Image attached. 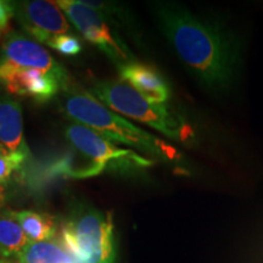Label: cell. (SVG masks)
<instances>
[{"instance_id": "obj_20", "label": "cell", "mask_w": 263, "mask_h": 263, "mask_svg": "<svg viewBox=\"0 0 263 263\" xmlns=\"http://www.w3.org/2000/svg\"><path fill=\"white\" fill-rule=\"evenodd\" d=\"M5 151H8V150H6L4 146H2V145H0V155H2V154H4Z\"/></svg>"}, {"instance_id": "obj_19", "label": "cell", "mask_w": 263, "mask_h": 263, "mask_svg": "<svg viewBox=\"0 0 263 263\" xmlns=\"http://www.w3.org/2000/svg\"><path fill=\"white\" fill-rule=\"evenodd\" d=\"M0 263H11V262L9 261L8 257H5V256L0 252Z\"/></svg>"}, {"instance_id": "obj_7", "label": "cell", "mask_w": 263, "mask_h": 263, "mask_svg": "<svg viewBox=\"0 0 263 263\" xmlns=\"http://www.w3.org/2000/svg\"><path fill=\"white\" fill-rule=\"evenodd\" d=\"M14 16L21 27L37 39L38 43L48 45L52 38L70 32V24L58 3L47 0L11 2Z\"/></svg>"}, {"instance_id": "obj_15", "label": "cell", "mask_w": 263, "mask_h": 263, "mask_svg": "<svg viewBox=\"0 0 263 263\" xmlns=\"http://www.w3.org/2000/svg\"><path fill=\"white\" fill-rule=\"evenodd\" d=\"M21 226L11 216L9 210L0 211V252L5 257L18 256L29 244Z\"/></svg>"}, {"instance_id": "obj_8", "label": "cell", "mask_w": 263, "mask_h": 263, "mask_svg": "<svg viewBox=\"0 0 263 263\" xmlns=\"http://www.w3.org/2000/svg\"><path fill=\"white\" fill-rule=\"evenodd\" d=\"M0 85L6 93L47 103L68 88L60 78L33 68L17 67L0 61Z\"/></svg>"}, {"instance_id": "obj_9", "label": "cell", "mask_w": 263, "mask_h": 263, "mask_svg": "<svg viewBox=\"0 0 263 263\" xmlns=\"http://www.w3.org/2000/svg\"><path fill=\"white\" fill-rule=\"evenodd\" d=\"M0 61L24 68L43 71L52 74L68 85L66 70L51 57L41 43L28 35L12 32L6 35L0 50Z\"/></svg>"}, {"instance_id": "obj_6", "label": "cell", "mask_w": 263, "mask_h": 263, "mask_svg": "<svg viewBox=\"0 0 263 263\" xmlns=\"http://www.w3.org/2000/svg\"><path fill=\"white\" fill-rule=\"evenodd\" d=\"M65 136L76 151L101 164L105 168H146L154 164V160L141 156L136 151L116 146L112 141L107 140L83 124H67L65 128Z\"/></svg>"}, {"instance_id": "obj_12", "label": "cell", "mask_w": 263, "mask_h": 263, "mask_svg": "<svg viewBox=\"0 0 263 263\" xmlns=\"http://www.w3.org/2000/svg\"><path fill=\"white\" fill-rule=\"evenodd\" d=\"M18 263H78L61 240L31 241L17 256Z\"/></svg>"}, {"instance_id": "obj_11", "label": "cell", "mask_w": 263, "mask_h": 263, "mask_svg": "<svg viewBox=\"0 0 263 263\" xmlns=\"http://www.w3.org/2000/svg\"><path fill=\"white\" fill-rule=\"evenodd\" d=\"M0 145L26 161L32 157L24 138L22 106L10 95H0Z\"/></svg>"}, {"instance_id": "obj_13", "label": "cell", "mask_w": 263, "mask_h": 263, "mask_svg": "<svg viewBox=\"0 0 263 263\" xmlns=\"http://www.w3.org/2000/svg\"><path fill=\"white\" fill-rule=\"evenodd\" d=\"M10 213L21 226L29 241H47V240H52L57 235V222L49 213L31 211V210L18 212L10 211Z\"/></svg>"}, {"instance_id": "obj_16", "label": "cell", "mask_w": 263, "mask_h": 263, "mask_svg": "<svg viewBox=\"0 0 263 263\" xmlns=\"http://www.w3.org/2000/svg\"><path fill=\"white\" fill-rule=\"evenodd\" d=\"M48 47L66 57H76L82 51V43L72 33L60 34L48 43Z\"/></svg>"}, {"instance_id": "obj_5", "label": "cell", "mask_w": 263, "mask_h": 263, "mask_svg": "<svg viewBox=\"0 0 263 263\" xmlns=\"http://www.w3.org/2000/svg\"><path fill=\"white\" fill-rule=\"evenodd\" d=\"M57 3L82 35L100 49L117 67L134 61L129 49L115 34L100 12L84 5L81 0H60Z\"/></svg>"}, {"instance_id": "obj_4", "label": "cell", "mask_w": 263, "mask_h": 263, "mask_svg": "<svg viewBox=\"0 0 263 263\" xmlns=\"http://www.w3.org/2000/svg\"><path fill=\"white\" fill-rule=\"evenodd\" d=\"M61 242L78 263H115L112 215L76 203L61 226Z\"/></svg>"}, {"instance_id": "obj_2", "label": "cell", "mask_w": 263, "mask_h": 263, "mask_svg": "<svg viewBox=\"0 0 263 263\" xmlns=\"http://www.w3.org/2000/svg\"><path fill=\"white\" fill-rule=\"evenodd\" d=\"M60 105L72 121L90 128L107 140L136 147L163 162H184L183 156L172 145L114 112L89 91L66 88L61 91Z\"/></svg>"}, {"instance_id": "obj_17", "label": "cell", "mask_w": 263, "mask_h": 263, "mask_svg": "<svg viewBox=\"0 0 263 263\" xmlns=\"http://www.w3.org/2000/svg\"><path fill=\"white\" fill-rule=\"evenodd\" d=\"M26 162L22 156L5 151L0 155V185L6 186V183L11 179L12 174L21 168V166Z\"/></svg>"}, {"instance_id": "obj_1", "label": "cell", "mask_w": 263, "mask_h": 263, "mask_svg": "<svg viewBox=\"0 0 263 263\" xmlns=\"http://www.w3.org/2000/svg\"><path fill=\"white\" fill-rule=\"evenodd\" d=\"M154 11L164 38L194 80L212 95L232 93L242 68L239 39L177 3H155Z\"/></svg>"}, {"instance_id": "obj_14", "label": "cell", "mask_w": 263, "mask_h": 263, "mask_svg": "<svg viewBox=\"0 0 263 263\" xmlns=\"http://www.w3.org/2000/svg\"><path fill=\"white\" fill-rule=\"evenodd\" d=\"M106 170L104 166L94 162L93 160L88 159L78 153V151H70L61 159L55 161L51 164L49 172L55 176H64L67 178L84 179L97 177Z\"/></svg>"}, {"instance_id": "obj_3", "label": "cell", "mask_w": 263, "mask_h": 263, "mask_svg": "<svg viewBox=\"0 0 263 263\" xmlns=\"http://www.w3.org/2000/svg\"><path fill=\"white\" fill-rule=\"evenodd\" d=\"M89 93L110 110L146 124L170 139L186 143L193 130L178 114L166 105L154 104L122 81H101L91 85Z\"/></svg>"}, {"instance_id": "obj_10", "label": "cell", "mask_w": 263, "mask_h": 263, "mask_svg": "<svg viewBox=\"0 0 263 263\" xmlns=\"http://www.w3.org/2000/svg\"><path fill=\"white\" fill-rule=\"evenodd\" d=\"M117 68L122 82L129 83L151 103L166 105L171 99L172 90L170 83L153 66L134 60Z\"/></svg>"}, {"instance_id": "obj_18", "label": "cell", "mask_w": 263, "mask_h": 263, "mask_svg": "<svg viewBox=\"0 0 263 263\" xmlns=\"http://www.w3.org/2000/svg\"><path fill=\"white\" fill-rule=\"evenodd\" d=\"M12 16H14V10H12L11 2L0 0V35L8 28L10 18Z\"/></svg>"}]
</instances>
